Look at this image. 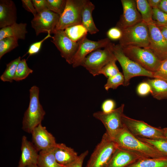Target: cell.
<instances>
[{"label": "cell", "instance_id": "1", "mask_svg": "<svg viewBox=\"0 0 167 167\" xmlns=\"http://www.w3.org/2000/svg\"><path fill=\"white\" fill-rule=\"evenodd\" d=\"M112 139L118 147L134 152L143 157H167L152 146L133 135L124 126Z\"/></svg>", "mask_w": 167, "mask_h": 167}, {"label": "cell", "instance_id": "2", "mask_svg": "<svg viewBox=\"0 0 167 167\" xmlns=\"http://www.w3.org/2000/svg\"><path fill=\"white\" fill-rule=\"evenodd\" d=\"M29 93V105L24 114L22 129L25 132L31 134L34 128L41 123L45 112L40 102L39 88L32 86Z\"/></svg>", "mask_w": 167, "mask_h": 167}, {"label": "cell", "instance_id": "3", "mask_svg": "<svg viewBox=\"0 0 167 167\" xmlns=\"http://www.w3.org/2000/svg\"><path fill=\"white\" fill-rule=\"evenodd\" d=\"M122 30V35L119 44L121 47H148L149 31L148 25L146 23L142 21L134 26Z\"/></svg>", "mask_w": 167, "mask_h": 167}, {"label": "cell", "instance_id": "4", "mask_svg": "<svg viewBox=\"0 0 167 167\" xmlns=\"http://www.w3.org/2000/svg\"><path fill=\"white\" fill-rule=\"evenodd\" d=\"M113 51L114 56L120 64L124 78L123 86H127L130 79L138 76H145L153 78V72L144 69L137 63L128 58L124 53L119 44H113Z\"/></svg>", "mask_w": 167, "mask_h": 167}, {"label": "cell", "instance_id": "5", "mask_svg": "<svg viewBox=\"0 0 167 167\" xmlns=\"http://www.w3.org/2000/svg\"><path fill=\"white\" fill-rule=\"evenodd\" d=\"M118 148L117 143L106 132L92 154L86 167H105Z\"/></svg>", "mask_w": 167, "mask_h": 167}, {"label": "cell", "instance_id": "6", "mask_svg": "<svg viewBox=\"0 0 167 167\" xmlns=\"http://www.w3.org/2000/svg\"><path fill=\"white\" fill-rule=\"evenodd\" d=\"M121 48L126 56L147 71L155 72L161 64V61L148 48L136 46Z\"/></svg>", "mask_w": 167, "mask_h": 167}, {"label": "cell", "instance_id": "7", "mask_svg": "<svg viewBox=\"0 0 167 167\" xmlns=\"http://www.w3.org/2000/svg\"><path fill=\"white\" fill-rule=\"evenodd\" d=\"M113 44L111 42L103 49H97L89 54L85 58L81 66L94 76L100 75L102 68L115 58L113 51Z\"/></svg>", "mask_w": 167, "mask_h": 167}, {"label": "cell", "instance_id": "8", "mask_svg": "<svg viewBox=\"0 0 167 167\" xmlns=\"http://www.w3.org/2000/svg\"><path fill=\"white\" fill-rule=\"evenodd\" d=\"M122 121L124 126L136 137L147 139H166L163 128L152 126L143 121L131 118L124 114Z\"/></svg>", "mask_w": 167, "mask_h": 167}, {"label": "cell", "instance_id": "9", "mask_svg": "<svg viewBox=\"0 0 167 167\" xmlns=\"http://www.w3.org/2000/svg\"><path fill=\"white\" fill-rule=\"evenodd\" d=\"M84 0H66L64 10L60 16L55 30L82 24V11Z\"/></svg>", "mask_w": 167, "mask_h": 167}, {"label": "cell", "instance_id": "10", "mask_svg": "<svg viewBox=\"0 0 167 167\" xmlns=\"http://www.w3.org/2000/svg\"><path fill=\"white\" fill-rule=\"evenodd\" d=\"M124 107V104H122L110 112L99 111L93 114L94 117L102 122L106 130V132L112 139L124 127L122 121Z\"/></svg>", "mask_w": 167, "mask_h": 167}, {"label": "cell", "instance_id": "11", "mask_svg": "<svg viewBox=\"0 0 167 167\" xmlns=\"http://www.w3.org/2000/svg\"><path fill=\"white\" fill-rule=\"evenodd\" d=\"M53 34L51 41L59 50L62 57L68 64H72L80 41L75 42L72 41L66 36L63 30H55Z\"/></svg>", "mask_w": 167, "mask_h": 167}, {"label": "cell", "instance_id": "12", "mask_svg": "<svg viewBox=\"0 0 167 167\" xmlns=\"http://www.w3.org/2000/svg\"><path fill=\"white\" fill-rule=\"evenodd\" d=\"M59 18L58 14L46 10L37 13L31 21V26L36 36L41 33L53 34Z\"/></svg>", "mask_w": 167, "mask_h": 167}, {"label": "cell", "instance_id": "13", "mask_svg": "<svg viewBox=\"0 0 167 167\" xmlns=\"http://www.w3.org/2000/svg\"><path fill=\"white\" fill-rule=\"evenodd\" d=\"M111 42L108 38L94 41L88 39L86 36L80 41L79 46L74 56L72 66L75 68L81 66L86 57L93 51L105 48Z\"/></svg>", "mask_w": 167, "mask_h": 167}, {"label": "cell", "instance_id": "14", "mask_svg": "<svg viewBox=\"0 0 167 167\" xmlns=\"http://www.w3.org/2000/svg\"><path fill=\"white\" fill-rule=\"evenodd\" d=\"M148 27L149 43L147 48L162 61L167 58V40L154 21V23L148 24Z\"/></svg>", "mask_w": 167, "mask_h": 167}, {"label": "cell", "instance_id": "15", "mask_svg": "<svg viewBox=\"0 0 167 167\" xmlns=\"http://www.w3.org/2000/svg\"><path fill=\"white\" fill-rule=\"evenodd\" d=\"M123 13L116 26L123 29L134 26L142 21L138 11L135 1L121 0Z\"/></svg>", "mask_w": 167, "mask_h": 167}, {"label": "cell", "instance_id": "16", "mask_svg": "<svg viewBox=\"0 0 167 167\" xmlns=\"http://www.w3.org/2000/svg\"><path fill=\"white\" fill-rule=\"evenodd\" d=\"M31 134L33 144L38 151L53 149L57 143L55 137L41 123Z\"/></svg>", "mask_w": 167, "mask_h": 167}, {"label": "cell", "instance_id": "17", "mask_svg": "<svg viewBox=\"0 0 167 167\" xmlns=\"http://www.w3.org/2000/svg\"><path fill=\"white\" fill-rule=\"evenodd\" d=\"M143 157L134 152L118 147L105 167H128Z\"/></svg>", "mask_w": 167, "mask_h": 167}, {"label": "cell", "instance_id": "18", "mask_svg": "<svg viewBox=\"0 0 167 167\" xmlns=\"http://www.w3.org/2000/svg\"><path fill=\"white\" fill-rule=\"evenodd\" d=\"M21 151L18 167H26L31 165H37L38 151L25 135H23L22 138Z\"/></svg>", "mask_w": 167, "mask_h": 167}, {"label": "cell", "instance_id": "19", "mask_svg": "<svg viewBox=\"0 0 167 167\" xmlns=\"http://www.w3.org/2000/svg\"><path fill=\"white\" fill-rule=\"evenodd\" d=\"M16 6L11 0H0V28L11 25L17 20Z\"/></svg>", "mask_w": 167, "mask_h": 167}, {"label": "cell", "instance_id": "20", "mask_svg": "<svg viewBox=\"0 0 167 167\" xmlns=\"http://www.w3.org/2000/svg\"><path fill=\"white\" fill-rule=\"evenodd\" d=\"M53 151L57 161L63 167L74 162L79 156L73 149L63 143H57Z\"/></svg>", "mask_w": 167, "mask_h": 167}, {"label": "cell", "instance_id": "21", "mask_svg": "<svg viewBox=\"0 0 167 167\" xmlns=\"http://www.w3.org/2000/svg\"><path fill=\"white\" fill-rule=\"evenodd\" d=\"M94 5L89 0H84L82 11V24L91 34L96 33L99 30L96 27L92 15Z\"/></svg>", "mask_w": 167, "mask_h": 167}, {"label": "cell", "instance_id": "22", "mask_svg": "<svg viewBox=\"0 0 167 167\" xmlns=\"http://www.w3.org/2000/svg\"><path fill=\"white\" fill-rule=\"evenodd\" d=\"M26 23H16L10 26L1 28L0 30V40L8 37L17 40H24L28 32Z\"/></svg>", "mask_w": 167, "mask_h": 167}, {"label": "cell", "instance_id": "23", "mask_svg": "<svg viewBox=\"0 0 167 167\" xmlns=\"http://www.w3.org/2000/svg\"><path fill=\"white\" fill-rule=\"evenodd\" d=\"M151 88V94L158 100L167 99V82L159 79H148L146 81Z\"/></svg>", "mask_w": 167, "mask_h": 167}, {"label": "cell", "instance_id": "24", "mask_svg": "<svg viewBox=\"0 0 167 167\" xmlns=\"http://www.w3.org/2000/svg\"><path fill=\"white\" fill-rule=\"evenodd\" d=\"M128 167H167V157H143Z\"/></svg>", "mask_w": 167, "mask_h": 167}, {"label": "cell", "instance_id": "25", "mask_svg": "<svg viewBox=\"0 0 167 167\" xmlns=\"http://www.w3.org/2000/svg\"><path fill=\"white\" fill-rule=\"evenodd\" d=\"M54 149L39 152L37 165L39 167H63L57 161Z\"/></svg>", "mask_w": 167, "mask_h": 167}, {"label": "cell", "instance_id": "26", "mask_svg": "<svg viewBox=\"0 0 167 167\" xmlns=\"http://www.w3.org/2000/svg\"><path fill=\"white\" fill-rule=\"evenodd\" d=\"M137 9L141 16L142 20L148 25L154 23L152 19V8L147 0H135Z\"/></svg>", "mask_w": 167, "mask_h": 167}, {"label": "cell", "instance_id": "27", "mask_svg": "<svg viewBox=\"0 0 167 167\" xmlns=\"http://www.w3.org/2000/svg\"><path fill=\"white\" fill-rule=\"evenodd\" d=\"M66 36L75 42H78L87 36L88 32L82 24H77L68 27L64 30Z\"/></svg>", "mask_w": 167, "mask_h": 167}, {"label": "cell", "instance_id": "28", "mask_svg": "<svg viewBox=\"0 0 167 167\" xmlns=\"http://www.w3.org/2000/svg\"><path fill=\"white\" fill-rule=\"evenodd\" d=\"M20 60L21 58L19 57L6 64V69L0 76L1 80L11 83L14 80L17 67Z\"/></svg>", "mask_w": 167, "mask_h": 167}, {"label": "cell", "instance_id": "29", "mask_svg": "<svg viewBox=\"0 0 167 167\" xmlns=\"http://www.w3.org/2000/svg\"><path fill=\"white\" fill-rule=\"evenodd\" d=\"M33 72V70L28 67L25 59L19 61L17 67L14 80L19 81L26 79Z\"/></svg>", "mask_w": 167, "mask_h": 167}, {"label": "cell", "instance_id": "30", "mask_svg": "<svg viewBox=\"0 0 167 167\" xmlns=\"http://www.w3.org/2000/svg\"><path fill=\"white\" fill-rule=\"evenodd\" d=\"M18 40L11 37L5 38L0 40V58L6 54L19 46Z\"/></svg>", "mask_w": 167, "mask_h": 167}, {"label": "cell", "instance_id": "31", "mask_svg": "<svg viewBox=\"0 0 167 167\" xmlns=\"http://www.w3.org/2000/svg\"><path fill=\"white\" fill-rule=\"evenodd\" d=\"M138 138L152 146L159 152L167 156V139H152Z\"/></svg>", "mask_w": 167, "mask_h": 167}, {"label": "cell", "instance_id": "32", "mask_svg": "<svg viewBox=\"0 0 167 167\" xmlns=\"http://www.w3.org/2000/svg\"><path fill=\"white\" fill-rule=\"evenodd\" d=\"M124 82L123 75L120 72L117 75L108 78L104 87L107 91L110 89H116L119 86L123 85Z\"/></svg>", "mask_w": 167, "mask_h": 167}, {"label": "cell", "instance_id": "33", "mask_svg": "<svg viewBox=\"0 0 167 167\" xmlns=\"http://www.w3.org/2000/svg\"><path fill=\"white\" fill-rule=\"evenodd\" d=\"M117 61L115 58L110 61L102 68L99 74H102L107 78L118 74L120 71L116 63Z\"/></svg>", "mask_w": 167, "mask_h": 167}, {"label": "cell", "instance_id": "34", "mask_svg": "<svg viewBox=\"0 0 167 167\" xmlns=\"http://www.w3.org/2000/svg\"><path fill=\"white\" fill-rule=\"evenodd\" d=\"M48 10L58 14L60 16L64 11L66 0H46Z\"/></svg>", "mask_w": 167, "mask_h": 167}, {"label": "cell", "instance_id": "35", "mask_svg": "<svg viewBox=\"0 0 167 167\" xmlns=\"http://www.w3.org/2000/svg\"><path fill=\"white\" fill-rule=\"evenodd\" d=\"M153 78L160 79L167 82V58L161 61L157 70L153 72Z\"/></svg>", "mask_w": 167, "mask_h": 167}, {"label": "cell", "instance_id": "36", "mask_svg": "<svg viewBox=\"0 0 167 167\" xmlns=\"http://www.w3.org/2000/svg\"><path fill=\"white\" fill-rule=\"evenodd\" d=\"M152 19L155 23L158 24H167V14L161 10L157 7L152 8Z\"/></svg>", "mask_w": 167, "mask_h": 167}, {"label": "cell", "instance_id": "37", "mask_svg": "<svg viewBox=\"0 0 167 167\" xmlns=\"http://www.w3.org/2000/svg\"><path fill=\"white\" fill-rule=\"evenodd\" d=\"M50 34V33H48L47 35L43 39L31 45L27 52L29 56L36 54L39 51L43 42L49 37L52 38L53 36H51Z\"/></svg>", "mask_w": 167, "mask_h": 167}, {"label": "cell", "instance_id": "38", "mask_svg": "<svg viewBox=\"0 0 167 167\" xmlns=\"http://www.w3.org/2000/svg\"><path fill=\"white\" fill-rule=\"evenodd\" d=\"M122 35V29L117 26L110 28L107 32L108 38L112 40H119Z\"/></svg>", "mask_w": 167, "mask_h": 167}, {"label": "cell", "instance_id": "39", "mask_svg": "<svg viewBox=\"0 0 167 167\" xmlns=\"http://www.w3.org/2000/svg\"><path fill=\"white\" fill-rule=\"evenodd\" d=\"M151 87L146 81L140 83L137 88V92L138 95L141 96L147 95L151 93Z\"/></svg>", "mask_w": 167, "mask_h": 167}, {"label": "cell", "instance_id": "40", "mask_svg": "<svg viewBox=\"0 0 167 167\" xmlns=\"http://www.w3.org/2000/svg\"><path fill=\"white\" fill-rule=\"evenodd\" d=\"M115 106L116 103L113 100L106 99L103 102L101 105L102 111L105 113L110 112L115 109Z\"/></svg>", "mask_w": 167, "mask_h": 167}, {"label": "cell", "instance_id": "41", "mask_svg": "<svg viewBox=\"0 0 167 167\" xmlns=\"http://www.w3.org/2000/svg\"><path fill=\"white\" fill-rule=\"evenodd\" d=\"M88 153V150L86 151L79 155L77 159L70 165L63 167H82L84 160Z\"/></svg>", "mask_w": 167, "mask_h": 167}, {"label": "cell", "instance_id": "42", "mask_svg": "<svg viewBox=\"0 0 167 167\" xmlns=\"http://www.w3.org/2000/svg\"><path fill=\"white\" fill-rule=\"evenodd\" d=\"M32 1L37 13L48 10L46 0H32Z\"/></svg>", "mask_w": 167, "mask_h": 167}, {"label": "cell", "instance_id": "43", "mask_svg": "<svg viewBox=\"0 0 167 167\" xmlns=\"http://www.w3.org/2000/svg\"><path fill=\"white\" fill-rule=\"evenodd\" d=\"M23 7L27 11L31 13L34 17L36 15L37 12L31 0H22Z\"/></svg>", "mask_w": 167, "mask_h": 167}, {"label": "cell", "instance_id": "44", "mask_svg": "<svg viewBox=\"0 0 167 167\" xmlns=\"http://www.w3.org/2000/svg\"><path fill=\"white\" fill-rule=\"evenodd\" d=\"M157 8L167 14V0H161Z\"/></svg>", "mask_w": 167, "mask_h": 167}, {"label": "cell", "instance_id": "45", "mask_svg": "<svg viewBox=\"0 0 167 167\" xmlns=\"http://www.w3.org/2000/svg\"><path fill=\"white\" fill-rule=\"evenodd\" d=\"M161 0H148L149 5L152 8L158 7Z\"/></svg>", "mask_w": 167, "mask_h": 167}, {"label": "cell", "instance_id": "46", "mask_svg": "<svg viewBox=\"0 0 167 167\" xmlns=\"http://www.w3.org/2000/svg\"><path fill=\"white\" fill-rule=\"evenodd\" d=\"M162 34L164 38L167 40V28L161 26H157Z\"/></svg>", "mask_w": 167, "mask_h": 167}, {"label": "cell", "instance_id": "47", "mask_svg": "<svg viewBox=\"0 0 167 167\" xmlns=\"http://www.w3.org/2000/svg\"><path fill=\"white\" fill-rule=\"evenodd\" d=\"M163 129L165 137L167 139V128H163Z\"/></svg>", "mask_w": 167, "mask_h": 167}, {"label": "cell", "instance_id": "48", "mask_svg": "<svg viewBox=\"0 0 167 167\" xmlns=\"http://www.w3.org/2000/svg\"><path fill=\"white\" fill-rule=\"evenodd\" d=\"M26 167H39L37 165H32L28 166Z\"/></svg>", "mask_w": 167, "mask_h": 167}, {"label": "cell", "instance_id": "49", "mask_svg": "<svg viewBox=\"0 0 167 167\" xmlns=\"http://www.w3.org/2000/svg\"><path fill=\"white\" fill-rule=\"evenodd\" d=\"M155 24L156 25H157V26H164V27H165V28H167V24H165L160 25V24H156L155 23Z\"/></svg>", "mask_w": 167, "mask_h": 167}]
</instances>
